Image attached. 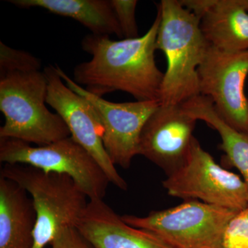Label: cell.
<instances>
[{
	"label": "cell",
	"mask_w": 248,
	"mask_h": 248,
	"mask_svg": "<svg viewBox=\"0 0 248 248\" xmlns=\"http://www.w3.org/2000/svg\"><path fill=\"white\" fill-rule=\"evenodd\" d=\"M160 20L157 10L151 28L137 38L115 41L108 35L85 36L81 47L92 59L75 67L73 81L99 97L122 91L139 102L160 103L164 73L155 58Z\"/></svg>",
	"instance_id": "1"
},
{
	"label": "cell",
	"mask_w": 248,
	"mask_h": 248,
	"mask_svg": "<svg viewBox=\"0 0 248 248\" xmlns=\"http://www.w3.org/2000/svg\"><path fill=\"white\" fill-rule=\"evenodd\" d=\"M156 50L164 53V73L160 104L182 105L200 95L198 69L210 45L200 28V19L179 0H161Z\"/></svg>",
	"instance_id": "2"
},
{
	"label": "cell",
	"mask_w": 248,
	"mask_h": 248,
	"mask_svg": "<svg viewBox=\"0 0 248 248\" xmlns=\"http://www.w3.org/2000/svg\"><path fill=\"white\" fill-rule=\"evenodd\" d=\"M48 81L41 70L0 73V138L45 146L71 137L66 124L46 106Z\"/></svg>",
	"instance_id": "3"
},
{
	"label": "cell",
	"mask_w": 248,
	"mask_h": 248,
	"mask_svg": "<svg viewBox=\"0 0 248 248\" xmlns=\"http://www.w3.org/2000/svg\"><path fill=\"white\" fill-rule=\"evenodd\" d=\"M0 175L27 191L37 222L32 248H45L67 228H76L89 199L70 176L22 164H4Z\"/></svg>",
	"instance_id": "4"
},
{
	"label": "cell",
	"mask_w": 248,
	"mask_h": 248,
	"mask_svg": "<svg viewBox=\"0 0 248 248\" xmlns=\"http://www.w3.org/2000/svg\"><path fill=\"white\" fill-rule=\"evenodd\" d=\"M237 213L189 200L146 217H122L130 226L151 232L173 248H223L227 226Z\"/></svg>",
	"instance_id": "5"
},
{
	"label": "cell",
	"mask_w": 248,
	"mask_h": 248,
	"mask_svg": "<svg viewBox=\"0 0 248 248\" xmlns=\"http://www.w3.org/2000/svg\"><path fill=\"white\" fill-rule=\"evenodd\" d=\"M0 161L67 174L83 189L89 200H104L110 184L97 161L71 136L45 146L0 138Z\"/></svg>",
	"instance_id": "6"
},
{
	"label": "cell",
	"mask_w": 248,
	"mask_h": 248,
	"mask_svg": "<svg viewBox=\"0 0 248 248\" xmlns=\"http://www.w3.org/2000/svg\"><path fill=\"white\" fill-rule=\"evenodd\" d=\"M162 184L168 194L176 198L202 201L236 212L248 208L244 179L217 164L195 138L184 164L167 175Z\"/></svg>",
	"instance_id": "7"
},
{
	"label": "cell",
	"mask_w": 248,
	"mask_h": 248,
	"mask_svg": "<svg viewBox=\"0 0 248 248\" xmlns=\"http://www.w3.org/2000/svg\"><path fill=\"white\" fill-rule=\"evenodd\" d=\"M56 67L68 87L85 98L97 113L104 127L103 143L112 164L129 169L134 157L139 155L143 126L160 103L109 102L76 84L58 65Z\"/></svg>",
	"instance_id": "8"
},
{
	"label": "cell",
	"mask_w": 248,
	"mask_h": 248,
	"mask_svg": "<svg viewBox=\"0 0 248 248\" xmlns=\"http://www.w3.org/2000/svg\"><path fill=\"white\" fill-rule=\"evenodd\" d=\"M198 74L201 95L212 101L227 124L248 133V51L226 53L210 46Z\"/></svg>",
	"instance_id": "9"
},
{
	"label": "cell",
	"mask_w": 248,
	"mask_h": 248,
	"mask_svg": "<svg viewBox=\"0 0 248 248\" xmlns=\"http://www.w3.org/2000/svg\"><path fill=\"white\" fill-rule=\"evenodd\" d=\"M44 72L48 81L46 104L62 117L73 140L97 161L110 184L126 190L128 184L116 169L104 148V127L95 111L85 98L63 84L56 66L46 67Z\"/></svg>",
	"instance_id": "10"
},
{
	"label": "cell",
	"mask_w": 248,
	"mask_h": 248,
	"mask_svg": "<svg viewBox=\"0 0 248 248\" xmlns=\"http://www.w3.org/2000/svg\"><path fill=\"white\" fill-rule=\"evenodd\" d=\"M197 122L182 105L160 104L142 130L139 155L169 175L186 161L195 138Z\"/></svg>",
	"instance_id": "11"
},
{
	"label": "cell",
	"mask_w": 248,
	"mask_h": 248,
	"mask_svg": "<svg viewBox=\"0 0 248 248\" xmlns=\"http://www.w3.org/2000/svg\"><path fill=\"white\" fill-rule=\"evenodd\" d=\"M76 229L93 248H173L151 232L125 223L103 200H90Z\"/></svg>",
	"instance_id": "12"
},
{
	"label": "cell",
	"mask_w": 248,
	"mask_h": 248,
	"mask_svg": "<svg viewBox=\"0 0 248 248\" xmlns=\"http://www.w3.org/2000/svg\"><path fill=\"white\" fill-rule=\"evenodd\" d=\"M184 4L200 18L210 46L226 53L248 51V13L238 0H186Z\"/></svg>",
	"instance_id": "13"
},
{
	"label": "cell",
	"mask_w": 248,
	"mask_h": 248,
	"mask_svg": "<svg viewBox=\"0 0 248 248\" xmlns=\"http://www.w3.org/2000/svg\"><path fill=\"white\" fill-rule=\"evenodd\" d=\"M36 222L29 193L0 175V248H32Z\"/></svg>",
	"instance_id": "14"
},
{
	"label": "cell",
	"mask_w": 248,
	"mask_h": 248,
	"mask_svg": "<svg viewBox=\"0 0 248 248\" xmlns=\"http://www.w3.org/2000/svg\"><path fill=\"white\" fill-rule=\"evenodd\" d=\"M9 2L22 9L41 8L72 18L94 35L123 37L110 0H11Z\"/></svg>",
	"instance_id": "15"
},
{
	"label": "cell",
	"mask_w": 248,
	"mask_h": 248,
	"mask_svg": "<svg viewBox=\"0 0 248 248\" xmlns=\"http://www.w3.org/2000/svg\"><path fill=\"white\" fill-rule=\"evenodd\" d=\"M183 108L196 120L203 121L216 130L227 163L241 172L248 190V133L239 131L226 123L215 110L209 98L198 95L182 104Z\"/></svg>",
	"instance_id": "16"
},
{
	"label": "cell",
	"mask_w": 248,
	"mask_h": 248,
	"mask_svg": "<svg viewBox=\"0 0 248 248\" xmlns=\"http://www.w3.org/2000/svg\"><path fill=\"white\" fill-rule=\"evenodd\" d=\"M41 66L40 60L32 54L16 50L0 42V73L41 70Z\"/></svg>",
	"instance_id": "17"
},
{
	"label": "cell",
	"mask_w": 248,
	"mask_h": 248,
	"mask_svg": "<svg viewBox=\"0 0 248 248\" xmlns=\"http://www.w3.org/2000/svg\"><path fill=\"white\" fill-rule=\"evenodd\" d=\"M124 39L140 37L136 20L137 0H110Z\"/></svg>",
	"instance_id": "18"
},
{
	"label": "cell",
	"mask_w": 248,
	"mask_h": 248,
	"mask_svg": "<svg viewBox=\"0 0 248 248\" xmlns=\"http://www.w3.org/2000/svg\"><path fill=\"white\" fill-rule=\"evenodd\" d=\"M223 248H248V208L236 213L228 223Z\"/></svg>",
	"instance_id": "19"
},
{
	"label": "cell",
	"mask_w": 248,
	"mask_h": 248,
	"mask_svg": "<svg viewBox=\"0 0 248 248\" xmlns=\"http://www.w3.org/2000/svg\"><path fill=\"white\" fill-rule=\"evenodd\" d=\"M49 248H93L76 228H67L50 244Z\"/></svg>",
	"instance_id": "20"
},
{
	"label": "cell",
	"mask_w": 248,
	"mask_h": 248,
	"mask_svg": "<svg viewBox=\"0 0 248 248\" xmlns=\"http://www.w3.org/2000/svg\"><path fill=\"white\" fill-rule=\"evenodd\" d=\"M239 4L248 13V0H238Z\"/></svg>",
	"instance_id": "21"
}]
</instances>
